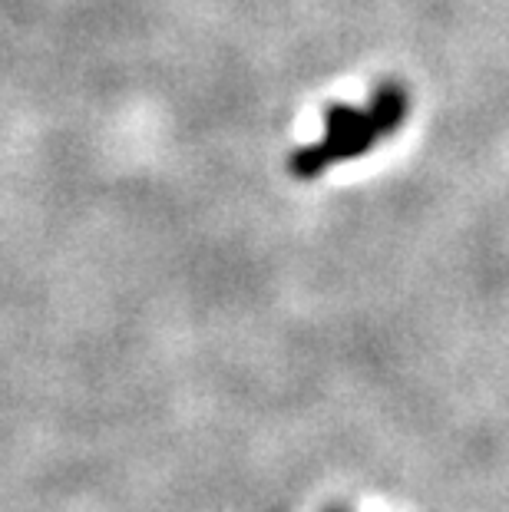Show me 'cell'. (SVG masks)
Masks as SVG:
<instances>
[{"label":"cell","mask_w":509,"mask_h":512,"mask_svg":"<svg viewBox=\"0 0 509 512\" xmlns=\"http://www.w3.org/2000/svg\"><path fill=\"white\" fill-rule=\"evenodd\" d=\"M410 93L404 83L387 80L371 93V103L364 110L348 103H334L324 113V133L318 143H308L291 152L288 172L301 182H308L321 172H328L338 162L361 159L364 152L391 139L407 123Z\"/></svg>","instance_id":"1"}]
</instances>
